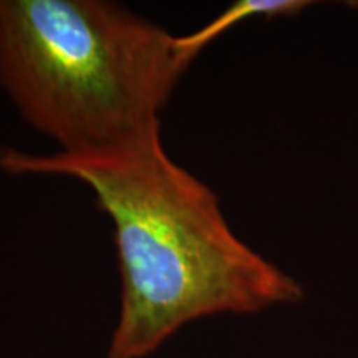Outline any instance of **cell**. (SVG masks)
Segmentation results:
<instances>
[{
	"mask_svg": "<svg viewBox=\"0 0 358 358\" xmlns=\"http://www.w3.org/2000/svg\"><path fill=\"white\" fill-rule=\"evenodd\" d=\"M0 168L78 179L113 222L122 307L108 358H145L203 317L303 297L294 277L236 236L216 192L169 158L161 133L93 153L3 148Z\"/></svg>",
	"mask_w": 358,
	"mask_h": 358,
	"instance_id": "cell-1",
	"label": "cell"
},
{
	"mask_svg": "<svg viewBox=\"0 0 358 358\" xmlns=\"http://www.w3.org/2000/svg\"><path fill=\"white\" fill-rule=\"evenodd\" d=\"M192 62L176 35L105 0H0V83L60 153L159 133Z\"/></svg>",
	"mask_w": 358,
	"mask_h": 358,
	"instance_id": "cell-2",
	"label": "cell"
},
{
	"mask_svg": "<svg viewBox=\"0 0 358 358\" xmlns=\"http://www.w3.org/2000/svg\"><path fill=\"white\" fill-rule=\"evenodd\" d=\"M307 6H310V2L306 0H239L198 32L178 37V43L182 53L192 62L213 40L249 17L264 15L272 19L279 15H295Z\"/></svg>",
	"mask_w": 358,
	"mask_h": 358,
	"instance_id": "cell-3",
	"label": "cell"
}]
</instances>
